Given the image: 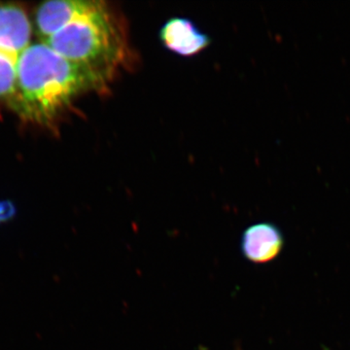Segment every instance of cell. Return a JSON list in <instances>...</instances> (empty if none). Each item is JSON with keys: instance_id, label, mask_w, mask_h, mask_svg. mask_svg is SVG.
Instances as JSON below:
<instances>
[{"instance_id": "5b68a950", "label": "cell", "mask_w": 350, "mask_h": 350, "mask_svg": "<svg viewBox=\"0 0 350 350\" xmlns=\"http://www.w3.org/2000/svg\"><path fill=\"white\" fill-rule=\"evenodd\" d=\"M91 2L92 0H53L40 4L34 17V29L40 42L84 12Z\"/></svg>"}, {"instance_id": "8992f818", "label": "cell", "mask_w": 350, "mask_h": 350, "mask_svg": "<svg viewBox=\"0 0 350 350\" xmlns=\"http://www.w3.org/2000/svg\"><path fill=\"white\" fill-rule=\"evenodd\" d=\"M283 246V237L275 225L258 223L243 232L241 250L250 261L262 264L275 259Z\"/></svg>"}, {"instance_id": "277c9868", "label": "cell", "mask_w": 350, "mask_h": 350, "mask_svg": "<svg viewBox=\"0 0 350 350\" xmlns=\"http://www.w3.org/2000/svg\"><path fill=\"white\" fill-rule=\"evenodd\" d=\"M160 39L163 47L182 57L196 56L211 42L208 36L186 18H172L165 22L160 31Z\"/></svg>"}, {"instance_id": "3957f363", "label": "cell", "mask_w": 350, "mask_h": 350, "mask_svg": "<svg viewBox=\"0 0 350 350\" xmlns=\"http://www.w3.org/2000/svg\"><path fill=\"white\" fill-rule=\"evenodd\" d=\"M32 25L16 4L0 3V98L8 100L15 86L21 55L31 45Z\"/></svg>"}, {"instance_id": "7a4b0ae2", "label": "cell", "mask_w": 350, "mask_h": 350, "mask_svg": "<svg viewBox=\"0 0 350 350\" xmlns=\"http://www.w3.org/2000/svg\"><path fill=\"white\" fill-rule=\"evenodd\" d=\"M41 43L84 68L98 87L112 77L129 55L123 24L105 2L96 0Z\"/></svg>"}, {"instance_id": "6da1fadb", "label": "cell", "mask_w": 350, "mask_h": 350, "mask_svg": "<svg viewBox=\"0 0 350 350\" xmlns=\"http://www.w3.org/2000/svg\"><path fill=\"white\" fill-rule=\"evenodd\" d=\"M98 84L88 71L45 44H31L21 55L9 105L25 121L51 125L70 103Z\"/></svg>"}, {"instance_id": "52a82bcc", "label": "cell", "mask_w": 350, "mask_h": 350, "mask_svg": "<svg viewBox=\"0 0 350 350\" xmlns=\"http://www.w3.org/2000/svg\"><path fill=\"white\" fill-rule=\"evenodd\" d=\"M12 206L5 202H0V223L8 220L13 215Z\"/></svg>"}]
</instances>
